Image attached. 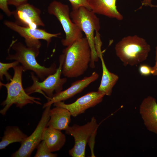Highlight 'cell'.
I'll return each instance as SVG.
<instances>
[{
	"label": "cell",
	"instance_id": "6da1fadb",
	"mask_svg": "<svg viewBox=\"0 0 157 157\" xmlns=\"http://www.w3.org/2000/svg\"><path fill=\"white\" fill-rule=\"evenodd\" d=\"M64 56L62 74L69 78H76L83 75L90 62L91 51L85 37L77 40L63 49Z\"/></svg>",
	"mask_w": 157,
	"mask_h": 157
},
{
	"label": "cell",
	"instance_id": "7a4b0ae2",
	"mask_svg": "<svg viewBox=\"0 0 157 157\" xmlns=\"http://www.w3.org/2000/svg\"><path fill=\"white\" fill-rule=\"evenodd\" d=\"M10 47L15 51V53L10 54L8 51L7 60H14L21 64L23 71L31 70L35 73L41 81L48 76L54 73L57 70L56 65L53 63L49 67L40 64L37 61L36 57L39 53L38 48L28 47L20 42L13 40Z\"/></svg>",
	"mask_w": 157,
	"mask_h": 157
},
{
	"label": "cell",
	"instance_id": "3957f363",
	"mask_svg": "<svg viewBox=\"0 0 157 157\" xmlns=\"http://www.w3.org/2000/svg\"><path fill=\"white\" fill-rule=\"evenodd\" d=\"M14 74L10 82L4 83L0 82V88L5 87L7 90V96L5 100L1 103L3 107L0 111V113L4 115L9 108L13 105L22 108L28 104L35 103L41 105L39 97H32L28 95L23 87L22 73L23 68L21 65H18L13 68Z\"/></svg>",
	"mask_w": 157,
	"mask_h": 157
},
{
	"label": "cell",
	"instance_id": "277c9868",
	"mask_svg": "<svg viewBox=\"0 0 157 157\" xmlns=\"http://www.w3.org/2000/svg\"><path fill=\"white\" fill-rule=\"evenodd\" d=\"M117 56L125 66H133L147 59L151 50L145 39L137 35L124 37L115 45Z\"/></svg>",
	"mask_w": 157,
	"mask_h": 157
},
{
	"label": "cell",
	"instance_id": "5b68a950",
	"mask_svg": "<svg viewBox=\"0 0 157 157\" xmlns=\"http://www.w3.org/2000/svg\"><path fill=\"white\" fill-rule=\"evenodd\" d=\"M70 15L73 22L85 34L91 51L89 66L94 68L95 63L99 59L95 48L94 32H98L100 29L99 19L92 10L83 6L72 10Z\"/></svg>",
	"mask_w": 157,
	"mask_h": 157
},
{
	"label": "cell",
	"instance_id": "8992f818",
	"mask_svg": "<svg viewBox=\"0 0 157 157\" xmlns=\"http://www.w3.org/2000/svg\"><path fill=\"white\" fill-rule=\"evenodd\" d=\"M63 61L64 56L62 54L59 57V65L56 71L41 82L39 81L38 78L35 75L34 72H31V77L33 83L31 85L25 88L26 92L28 95L35 92L40 93L48 101L55 94L62 91L63 85L67 81L66 78H61Z\"/></svg>",
	"mask_w": 157,
	"mask_h": 157
},
{
	"label": "cell",
	"instance_id": "52a82bcc",
	"mask_svg": "<svg viewBox=\"0 0 157 157\" xmlns=\"http://www.w3.org/2000/svg\"><path fill=\"white\" fill-rule=\"evenodd\" d=\"M48 13L55 16L61 24L65 34V38L61 42L65 47L68 46L83 37L82 31L72 21L69 6L54 0L49 4Z\"/></svg>",
	"mask_w": 157,
	"mask_h": 157
},
{
	"label": "cell",
	"instance_id": "ba28073f",
	"mask_svg": "<svg viewBox=\"0 0 157 157\" xmlns=\"http://www.w3.org/2000/svg\"><path fill=\"white\" fill-rule=\"evenodd\" d=\"M99 125L96 119L93 117L90 122L80 126L75 124L69 126L66 130V134L72 136L74 144L69 151V154L72 157H84L85 156L86 145L91 137L97 134Z\"/></svg>",
	"mask_w": 157,
	"mask_h": 157
},
{
	"label": "cell",
	"instance_id": "9c48e42d",
	"mask_svg": "<svg viewBox=\"0 0 157 157\" xmlns=\"http://www.w3.org/2000/svg\"><path fill=\"white\" fill-rule=\"evenodd\" d=\"M51 105L46 107L36 127L29 136L22 143L18 149L13 154V157H30L33 151L42 140L44 130L47 127L50 119Z\"/></svg>",
	"mask_w": 157,
	"mask_h": 157
},
{
	"label": "cell",
	"instance_id": "30bf717a",
	"mask_svg": "<svg viewBox=\"0 0 157 157\" xmlns=\"http://www.w3.org/2000/svg\"><path fill=\"white\" fill-rule=\"evenodd\" d=\"M104 95L97 92H89L78 99L75 102L66 104L63 101L53 104L55 106H59L67 109L72 116L76 117L83 113L88 109L94 107L101 102Z\"/></svg>",
	"mask_w": 157,
	"mask_h": 157
},
{
	"label": "cell",
	"instance_id": "8fae6325",
	"mask_svg": "<svg viewBox=\"0 0 157 157\" xmlns=\"http://www.w3.org/2000/svg\"><path fill=\"white\" fill-rule=\"evenodd\" d=\"M12 12L15 22L19 25L33 28L44 26L40 17V10L28 3L16 7Z\"/></svg>",
	"mask_w": 157,
	"mask_h": 157
},
{
	"label": "cell",
	"instance_id": "7c38bea8",
	"mask_svg": "<svg viewBox=\"0 0 157 157\" xmlns=\"http://www.w3.org/2000/svg\"><path fill=\"white\" fill-rule=\"evenodd\" d=\"M99 77L98 74L94 72L89 76L73 82L69 88L55 94L51 99L44 104L43 108L55 103L66 100L81 92L92 83L96 80Z\"/></svg>",
	"mask_w": 157,
	"mask_h": 157
},
{
	"label": "cell",
	"instance_id": "4fadbf2b",
	"mask_svg": "<svg viewBox=\"0 0 157 157\" xmlns=\"http://www.w3.org/2000/svg\"><path fill=\"white\" fill-rule=\"evenodd\" d=\"M4 24L7 27L23 37L25 40H43L47 42V46L51 42L52 38L57 37L61 35L60 33L52 34L47 32L43 29L21 26L15 22L7 20L5 21Z\"/></svg>",
	"mask_w": 157,
	"mask_h": 157
},
{
	"label": "cell",
	"instance_id": "5bb4252c",
	"mask_svg": "<svg viewBox=\"0 0 157 157\" xmlns=\"http://www.w3.org/2000/svg\"><path fill=\"white\" fill-rule=\"evenodd\" d=\"M139 110L148 130L157 134V103L155 99L150 96L144 98Z\"/></svg>",
	"mask_w": 157,
	"mask_h": 157
},
{
	"label": "cell",
	"instance_id": "9a60e30c",
	"mask_svg": "<svg viewBox=\"0 0 157 157\" xmlns=\"http://www.w3.org/2000/svg\"><path fill=\"white\" fill-rule=\"evenodd\" d=\"M116 1L117 0H88V3L91 10L95 13L121 20L123 17L117 9Z\"/></svg>",
	"mask_w": 157,
	"mask_h": 157
},
{
	"label": "cell",
	"instance_id": "2e32d148",
	"mask_svg": "<svg viewBox=\"0 0 157 157\" xmlns=\"http://www.w3.org/2000/svg\"><path fill=\"white\" fill-rule=\"evenodd\" d=\"M72 116L67 109L60 107L56 106L50 111V119L47 127L60 131L66 130L69 126Z\"/></svg>",
	"mask_w": 157,
	"mask_h": 157
},
{
	"label": "cell",
	"instance_id": "e0dca14e",
	"mask_svg": "<svg viewBox=\"0 0 157 157\" xmlns=\"http://www.w3.org/2000/svg\"><path fill=\"white\" fill-rule=\"evenodd\" d=\"M51 152L59 150L64 146L66 141V137L61 131L47 127L44 129L42 137Z\"/></svg>",
	"mask_w": 157,
	"mask_h": 157
},
{
	"label": "cell",
	"instance_id": "ac0fdd59",
	"mask_svg": "<svg viewBox=\"0 0 157 157\" xmlns=\"http://www.w3.org/2000/svg\"><path fill=\"white\" fill-rule=\"evenodd\" d=\"M101 61L102 73L100 85L98 91L105 95L110 96L112 89L119 79L118 76L110 72L104 60L102 53L99 56Z\"/></svg>",
	"mask_w": 157,
	"mask_h": 157
},
{
	"label": "cell",
	"instance_id": "d6986e66",
	"mask_svg": "<svg viewBox=\"0 0 157 157\" xmlns=\"http://www.w3.org/2000/svg\"><path fill=\"white\" fill-rule=\"evenodd\" d=\"M28 136L17 126H8L0 142V149H5L10 144L15 142L23 143Z\"/></svg>",
	"mask_w": 157,
	"mask_h": 157
},
{
	"label": "cell",
	"instance_id": "ffe728a7",
	"mask_svg": "<svg viewBox=\"0 0 157 157\" xmlns=\"http://www.w3.org/2000/svg\"><path fill=\"white\" fill-rule=\"evenodd\" d=\"M19 63L15 60L13 62L10 63H3L0 62V79L1 80H3V77H5L6 80L9 82L10 81L13 77L8 72V70L11 68H13L15 66L19 65Z\"/></svg>",
	"mask_w": 157,
	"mask_h": 157
},
{
	"label": "cell",
	"instance_id": "44dd1931",
	"mask_svg": "<svg viewBox=\"0 0 157 157\" xmlns=\"http://www.w3.org/2000/svg\"><path fill=\"white\" fill-rule=\"evenodd\" d=\"M36 148L37 151L35 157H56V154H53L49 150L45 142L42 140Z\"/></svg>",
	"mask_w": 157,
	"mask_h": 157
},
{
	"label": "cell",
	"instance_id": "7402d4cb",
	"mask_svg": "<svg viewBox=\"0 0 157 157\" xmlns=\"http://www.w3.org/2000/svg\"><path fill=\"white\" fill-rule=\"evenodd\" d=\"M138 70L142 76H148L151 74L157 76V68L154 66L151 67L147 64H141L139 67Z\"/></svg>",
	"mask_w": 157,
	"mask_h": 157
},
{
	"label": "cell",
	"instance_id": "603a6c76",
	"mask_svg": "<svg viewBox=\"0 0 157 157\" xmlns=\"http://www.w3.org/2000/svg\"><path fill=\"white\" fill-rule=\"evenodd\" d=\"M70 3L72 10L83 6L91 10L88 3V0H68Z\"/></svg>",
	"mask_w": 157,
	"mask_h": 157
},
{
	"label": "cell",
	"instance_id": "cb8c5ba5",
	"mask_svg": "<svg viewBox=\"0 0 157 157\" xmlns=\"http://www.w3.org/2000/svg\"><path fill=\"white\" fill-rule=\"evenodd\" d=\"M8 0H0V8L8 16L12 15V12L11 11L8 7Z\"/></svg>",
	"mask_w": 157,
	"mask_h": 157
},
{
	"label": "cell",
	"instance_id": "d4e9b609",
	"mask_svg": "<svg viewBox=\"0 0 157 157\" xmlns=\"http://www.w3.org/2000/svg\"><path fill=\"white\" fill-rule=\"evenodd\" d=\"M28 0H8V5L15 6L16 8L27 3Z\"/></svg>",
	"mask_w": 157,
	"mask_h": 157
},
{
	"label": "cell",
	"instance_id": "484cf974",
	"mask_svg": "<svg viewBox=\"0 0 157 157\" xmlns=\"http://www.w3.org/2000/svg\"><path fill=\"white\" fill-rule=\"evenodd\" d=\"M152 0H143L142 2L141 7L143 6H149L152 7L153 4H151Z\"/></svg>",
	"mask_w": 157,
	"mask_h": 157
},
{
	"label": "cell",
	"instance_id": "4316f807",
	"mask_svg": "<svg viewBox=\"0 0 157 157\" xmlns=\"http://www.w3.org/2000/svg\"><path fill=\"white\" fill-rule=\"evenodd\" d=\"M152 7H156L157 8V5H153Z\"/></svg>",
	"mask_w": 157,
	"mask_h": 157
}]
</instances>
